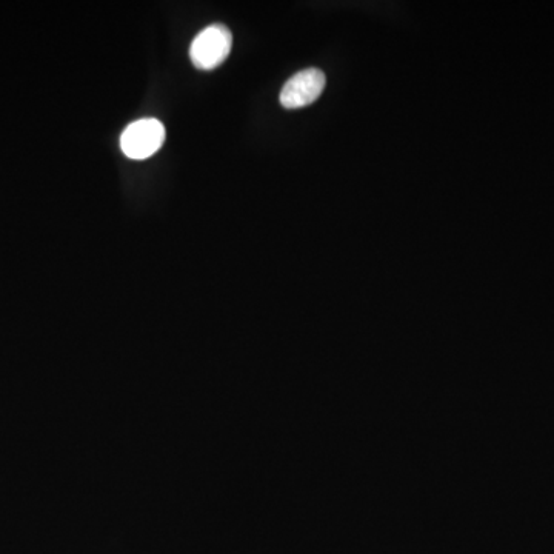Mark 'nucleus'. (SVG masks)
<instances>
[{
	"instance_id": "1",
	"label": "nucleus",
	"mask_w": 554,
	"mask_h": 554,
	"mask_svg": "<svg viewBox=\"0 0 554 554\" xmlns=\"http://www.w3.org/2000/svg\"><path fill=\"white\" fill-rule=\"evenodd\" d=\"M233 47V36L225 25L205 28L194 37L190 47L191 62L199 70H214L224 64Z\"/></svg>"
},
{
	"instance_id": "2",
	"label": "nucleus",
	"mask_w": 554,
	"mask_h": 554,
	"mask_svg": "<svg viewBox=\"0 0 554 554\" xmlns=\"http://www.w3.org/2000/svg\"><path fill=\"white\" fill-rule=\"evenodd\" d=\"M165 141V128L157 119H141L128 125L121 137L125 156L142 161L161 150Z\"/></svg>"
},
{
	"instance_id": "3",
	"label": "nucleus",
	"mask_w": 554,
	"mask_h": 554,
	"mask_svg": "<svg viewBox=\"0 0 554 554\" xmlns=\"http://www.w3.org/2000/svg\"><path fill=\"white\" fill-rule=\"evenodd\" d=\"M325 88V74L318 68H307L290 77L281 91L282 107L288 110L307 107L318 101Z\"/></svg>"
}]
</instances>
